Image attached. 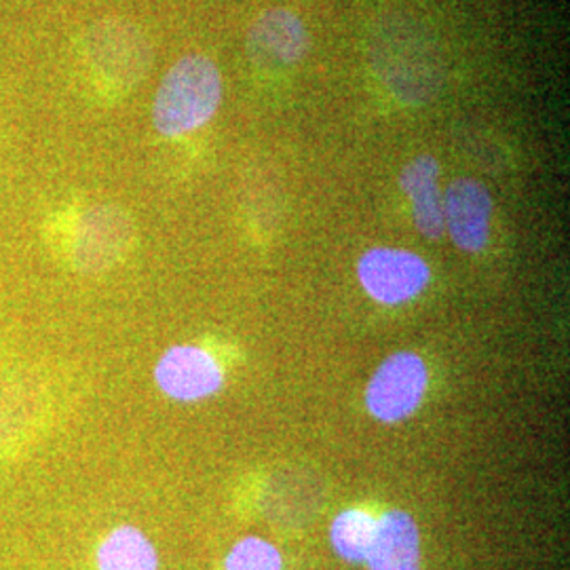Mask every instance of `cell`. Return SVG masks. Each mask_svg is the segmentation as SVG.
Segmentation results:
<instances>
[{"instance_id":"4","label":"cell","mask_w":570,"mask_h":570,"mask_svg":"<svg viewBox=\"0 0 570 570\" xmlns=\"http://www.w3.org/2000/svg\"><path fill=\"white\" fill-rule=\"evenodd\" d=\"M357 279L372 301L397 306L410 303L428 287L431 271L414 252L400 247H374L360 258Z\"/></svg>"},{"instance_id":"3","label":"cell","mask_w":570,"mask_h":570,"mask_svg":"<svg viewBox=\"0 0 570 570\" xmlns=\"http://www.w3.org/2000/svg\"><path fill=\"white\" fill-rule=\"evenodd\" d=\"M428 387L425 362L410 351L393 353L367 383V412L381 423H400L421 406Z\"/></svg>"},{"instance_id":"11","label":"cell","mask_w":570,"mask_h":570,"mask_svg":"<svg viewBox=\"0 0 570 570\" xmlns=\"http://www.w3.org/2000/svg\"><path fill=\"white\" fill-rule=\"evenodd\" d=\"M98 570H159V556L142 530L117 527L98 548Z\"/></svg>"},{"instance_id":"10","label":"cell","mask_w":570,"mask_h":570,"mask_svg":"<svg viewBox=\"0 0 570 570\" xmlns=\"http://www.w3.org/2000/svg\"><path fill=\"white\" fill-rule=\"evenodd\" d=\"M440 165L431 155L412 159L402 171V190L412 205V218L416 228L428 239H440L446 230L444 226V202L438 186Z\"/></svg>"},{"instance_id":"1","label":"cell","mask_w":570,"mask_h":570,"mask_svg":"<svg viewBox=\"0 0 570 570\" xmlns=\"http://www.w3.org/2000/svg\"><path fill=\"white\" fill-rule=\"evenodd\" d=\"M223 100L218 66L205 56L176 61L155 94L153 122L165 138L188 136L214 119Z\"/></svg>"},{"instance_id":"7","label":"cell","mask_w":570,"mask_h":570,"mask_svg":"<svg viewBox=\"0 0 570 570\" xmlns=\"http://www.w3.org/2000/svg\"><path fill=\"white\" fill-rule=\"evenodd\" d=\"M444 226L456 247L478 254L489 244L492 199L487 186L471 178L454 180L446 188Z\"/></svg>"},{"instance_id":"13","label":"cell","mask_w":570,"mask_h":570,"mask_svg":"<svg viewBox=\"0 0 570 570\" xmlns=\"http://www.w3.org/2000/svg\"><path fill=\"white\" fill-rule=\"evenodd\" d=\"M226 570H284L279 550L261 537H245L228 551Z\"/></svg>"},{"instance_id":"12","label":"cell","mask_w":570,"mask_h":570,"mask_svg":"<svg viewBox=\"0 0 570 570\" xmlns=\"http://www.w3.org/2000/svg\"><path fill=\"white\" fill-rule=\"evenodd\" d=\"M376 518L364 510L341 511L330 529L332 548L346 562H366L374 539Z\"/></svg>"},{"instance_id":"9","label":"cell","mask_w":570,"mask_h":570,"mask_svg":"<svg viewBox=\"0 0 570 570\" xmlns=\"http://www.w3.org/2000/svg\"><path fill=\"white\" fill-rule=\"evenodd\" d=\"M366 564L370 570L421 569V537L410 513L391 510L376 520Z\"/></svg>"},{"instance_id":"6","label":"cell","mask_w":570,"mask_h":570,"mask_svg":"<svg viewBox=\"0 0 570 570\" xmlns=\"http://www.w3.org/2000/svg\"><path fill=\"white\" fill-rule=\"evenodd\" d=\"M131 226L121 209L110 205L89 207L72 235V258L85 273H96L119 261L129 244Z\"/></svg>"},{"instance_id":"5","label":"cell","mask_w":570,"mask_h":570,"mask_svg":"<svg viewBox=\"0 0 570 570\" xmlns=\"http://www.w3.org/2000/svg\"><path fill=\"white\" fill-rule=\"evenodd\" d=\"M155 383L176 402H199L216 395L225 385V372L204 346L174 345L155 366Z\"/></svg>"},{"instance_id":"8","label":"cell","mask_w":570,"mask_h":570,"mask_svg":"<svg viewBox=\"0 0 570 570\" xmlns=\"http://www.w3.org/2000/svg\"><path fill=\"white\" fill-rule=\"evenodd\" d=\"M308 49L305 26L292 11L271 9L252 23L247 35V53L256 66L285 68Z\"/></svg>"},{"instance_id":"2","label":"cell","mask_w":570,"mask_h":570,"mask_svg":"<svg viewBox=\"0 0 570 570\" xmlns=\"http://www.w3.org/2000/svg\"><path fill=\"white\" fill-rule=\"evenodd\" d=\"M85 61L100 81L129 87L140 81L148 63L150 49L142 32L121 20L96 23L85 37Z\"/></svg>"}]
</instances>
